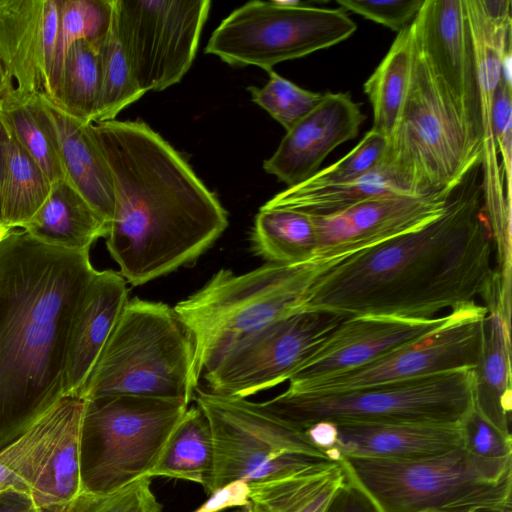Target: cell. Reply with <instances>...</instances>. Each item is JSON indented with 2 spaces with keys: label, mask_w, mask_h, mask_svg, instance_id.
<instances>
[{
  "label": "cell",
  "mask_w": 512,
  "mask_h": 512,
  "mask_svg": "<svg viewBox=\"0 0 512 512\" xmlns=\"http://www.w3.org/2000/svg\"><path fill=\"white\" fill-rule=\"evenodd\" d=\"M11 230V229H10ZM8 231V229H4L0 231V238Z\"/></svg>",
  "instance_id": "816d5d0a"
},
{
  "label": "cell",
  "mask_w": 512,
  "mask_h": 512,
  "mask_svg": "<svg viewBox=\"0 0 512 512\" xmlns=\"http://www.w3.org/2000/svg\"><path fill=\"white\" fill-rule=\"evenodd\" d=\"M77 396H65L17 440L0 450V492L30 491L42 472Z\"/></svg>",
  "instance_id": "f1b7e54d"
},
{
  "label": "cell",
  "mask_w": 512,
  "mask_h": 512,
  "mask_svg": "<svg viewBox=\"0 0 512 512\" xmlns=\"http://www.w3.org/2000/svg\"><path fill=\"white\" fill-rule=\"evenodd\" d=\"M482 150L414 43L408 90L381 159L400 185L425 195L455 188Z\"/></svg>",
  "instance_id": "52a82bcc"
},
{
  "label": "cell",
  "mask_w": 512,
  "mask_h": 512,
  "mask_svg": "<svg viewBox=\"0 0 512 512\" xmlns=\"http://www.w3.org/2000/svg\"><path fill=\"white\" fill-rule=\"evenodd\" d=\"M450 314L431 319L361 315L347 317L289 379L302 383L377 360L444 325Z\"/></svg>",
  "instance_id": "e0dca14e"
},
{
  "label": "cell",
  "mask_w": 512,
  "mask_h": 512,
  "mask_svg": "<svg viewBox=\"0 0 512 512\" xmlns=\"http://www.w3.org/2000/svg\"><path fill=\"white\" fill-rule=\"evenodd\" d=\"M14 90L13 79L0 55V100L10 95Z\"/></svg>",
  "instance_id": "c3c4849f"
},
{
  "label": "cell",
  "mask_w": 512,
  "mask_h": 512,
  "mask_svg": "<svg viewBox=\"0 0 512 512\" xmlns=\"http://www.w3.org/2000/svg\"><path fill=\"white\" fill-rule=\"evenodd\" d=\"M357 24L343 8H319L301 1H250L214 30L205 53L232 66L276 64L307 56L349 38Z\"/></svg>",
  "instance_id": "8fae6325"
},
{
  "label": "cell",
  "mask_w": 512,
  "mask_h": 512,
  "mask_svg": "<svg viewBox=\"0 0 512 512\" xmlns=\"http://www.w3.org/2000/svg\"><path fill=\"white\" fill-rule=\"evenodd\" d=\"M386 147L387 138L371 129L347 155L300 184L323 187L356 181L379 165Z\"/></svg>",
  "instance_id": "f35d334b"
},
{
  "label": "cell",
  "mask_w": 512,
  "mask_h": 512,
  "mask_svg": "<svg viewBox=\"0 0 512 512\" xmlns=\"http://www.w3.org/2000/svg\"><path fill=\"white\" fill-rule=\"evenodd\" d=\"M414 38L411 25L398 33L388 53L363 85L373 109L372 130L389 138L398 120L411 76Z\"/></svg>",
  "instance_id": "d6a6232c"
},
{
  "label": "cell",
  "mask_w": 512,
  "mask_h": 512,
  "mask_svg": "<svg viewBox=\"0 0 512 512\" xmlns=\"http://www.w3.org/2000/svg\"><path fill=\"white\" fill-rule=\"evenodd\" d=\"M399 192L408 191L380 161L374 170L356 181L323 187L298 184L279 192L262 207L288 209L313 217H323L375 196Z\"/></svg>",
  "instance_id": "f546056e"
},
{
  "label": "cell",
  "mask_w": 512,
  "mask_h": 512,
  "mask_svg": "<svg viewBox=\"0 0 512 512\" xmlns=\"http://www.w3.org/2000/svg\"><path fill=\"white\" fill-rule=\"evenodd\" d=\"M347 318L298 310L234 344L202 377L209 392L247 398L289 381L318 346Z\"/></svg>",
  "instance_id": "4fadbf2b"
},
{
  "label": "cell",
  "mask_w": 512,
  "mask_h": 512,
  "mask_svg": "<svg viewBox=\"0 0 512 512\" xmlns=\"http://www.w3.org/2000/svg\"><path fill=\"white\" fill-rule=\"evenodd\" d=\"M459 425L462 447L469 453L486 459L512 456V436L486 420L473 404Z\"/></svg>",
  "instance_id": "60d3db41"
},
{
  "label": "cell",
  "mask_w": 512,
  "mask_h": 512,
  "mask_svg": "<svg viewBox=\"0 0 512 512\" xmlns=\"http://www.w3.org/2000/svg\"><path fill=\"white\" fill-rule=\"evenodd\" d=\"M411 29L437 84L482 150L477 69L465 0H425Z\"/></svg>",
  "instance_id": "9a60e30c"
},
{
  "label": "cell",
  "mask_w": 512,
  "mask_h": 512,
  "mask_svg": "<svg viewBox=\"0 0 512 512\" xmlns=\"http://www.w3.org/2000/svg\"><path fill=\"white\" fill-rule=\"evenodd\" d=\"M89 251L20 228L0 238V450L66 396L72 335L97 272Z\"/></svg>",
  "instance_id": "7a4b0ae2"
},
{
  "label": "cell",
  "mask_w": 512,
  "mask_h": 512,
  "mask_svg": "<svg viewBox=\"0 0 512 512\" xmlns=\"http://www.w3.org/2000/svg\"><path fill=\"white\" fill-rule=\"evenodd\" d=\"M231 512H251L250 510H248L246 507H240V508H237Z\"/></svg>",
  "instance_id": "f907efd6"
},
{
  "label": "cell",
  "mask_w": 512,
  "mask_h": 512,
  "mask_svg": "<svg viewBox=\"0 0 512 512\" xmlns=\"http://www.w3.org/2000/svg\"><path fill=\"white\" fill-rule=\"evenodd\" d=\"M341 462L380 512H512V456L486 459L461 446L417 459Z\"/></svg>",
  "instance_id": "5b68a950"
},
{
  "label": "cell",
  "mask_w": 512,
  "mask_h": 512,
  "mask_svg": "<svg viewBox=\"0 0 512 512\" xmlns=\"http://www.w3.org/2000/svg\"><path fill=\"white\" fill-rule=\"evenodd\" d=\"M199 377L194 345L173 308L128 300L79 397L132 395L190 405Z\"/></svg>",
  "instance_id": "8992f818"
},
{
  "label": "cell",
  "mask_w": 512,
  "mask_h": 512,
  "mask_svg": "<svg viewBox=\"0 0 512 512\" xmlns=\"http://www.w3.org/2000/svg\"><path fill=\"white\" fill-rule=\"evenodd\" d=\"M472 384V369H463L346 391L286 389L260 404L302 430L320 421L459 423L473 404Z\"/></svg>",
  "instance_id": "ba28073f"
},
{
  "label": "cell",
  "mask_w": 512,
  "mask_h": 512,
  "mask_svg": "<svg viewBox=\"0 0 512 512\" xmlns=\"http://www.w3.org/2000/svg\"><path fill=\"white\" fill-rule=\"evenodd\" d=\"M93 130L114 184L106 246L127 283L143 285L196 260L222 235L227 211L148 124L111 120Z\"/></svg>",
  "instance_id": "3957f363"
},
{
  "label": "cell",
  "mask_w": 512,
  "mask_h": 512,
  "mask_svg": "<svg viewBox=\"0 0 512 512\" xmlns=\"http://www.w3.org/2000/svg\"><path fill=\"white\" fill-rule=\"evenodd\" d=\"M486 307L480 353L472 369L473 405L496 428L511 435L510 318L499 299Z\"/></svg>",
  "instance_id": "cb8c5ba5"
},
{
  "label": "cell",
  "mask_w": 512,
  "mask_h": 512,
  "mask_svg": "<svg viewBox=\"0 0 512 512\" xmlns=\"http://www.w3.org/2000/svg\"><path fill=\"white\" fill-rule=\"evenodd\" d=\"M59 10L58 33L54 63L48 90L54 93L64 58L70 46L78 40H87L97 46L108 34L114 14V0H57Z\"/></svg>",
  "instance_id": "d590c367"
},
{
  "label": "cell",
  "mask_w": 512,
  "mask_h": 512,
  "mask_svg": "<svg viewBox=\"0 0 512 512\" xmlns=\"http://www.w3.org/2000/svg\"><path fill=\"white\" fill-rule=\"evenodd\" d=\"M209 0H114V23L139 87L165 90L190 69Z\"/></svg>",
  "instance_id": "7c38bea8"
},
{
  "label": "cell",
  "mask_w": 512,
  "mask_h": 512,
  "mask_svg": "<svg viewBox=\"0 0 512 512\" xmlns=\"http://www.w3.org/2000/svg\"><path fill=\"white\" fill-rule=\"evenodd\" d=\"M267 73L269 80L263 87L249 86L247 90L251 100L288 131L321 102L324 94L303 89L273 69Z\"/></svg>",
  "instance_id": "74e56055"
},
{
  "label": "cell",
  "mask_w": 512,
  "mask_h": 512,
  "mask_svg": "<svg viewBox=\"0 0 512 512\" xmlns=\"http://www.w3.org/2000/svg\"><path fill=\"white\" fill-rule=\"evenodd\" d=\"M98 47L87 40L74 42L64 58L54 93L47 96L67 114L85 123H94L99 102Z\"/></svg>",
  "instance_id": "e575fe53"
},
{
  "label": "cell",
  "mask_w": 512,
  "mask_h": 512,
  "mask_svg": "<svg viewBox=\"0 0 512 512\" xmlns=\"http://www.w3.org/2000/svg\"><path fill=\"white\" fill-rule=\"evenodd\" d=\"M84 399L66 419L30 495L37 512H68L82 493L79 438Z\"/></svg>",
  "instance_id": "83f0119b"
},
{
  "label": "cell",
  "mask_w": 512,
  "mask_h": 512,
  "mask_svg": "<svg viewBox=\"0 0 512 512\" xmlns=\"http://www.w3.org/2000/svg\"><path fill=\"white\" fill-rule=\"evenodd\" d=\"M312 444L323 451L327 457L337 443L338 428L337 425L329 421H320L309 426L305 430Z\"/></svg>",
  "instance_id": "bcb514c9"
},
{
  "label": "cell",
  "mask_w": 512,
  "mask_h": 512,
  "mask_svg": "<svg viewBox=\"0 0 512 512\" xmlns=\"http://www.w3.org/2000/svg\"><path fill=\"white\" fill-rule=\"evenodd\" d=\"M40 94L24 96L14 90L0 100V111L15 139L54 183L65 174L56 130Z\"/></svg>",
  "instance_id": "1f68e13d"
},
{
  "label": "cell",
  "mask_w": 512,
  "mask_h": 512,
  "mask_svg": "<svg viewBox=\"0 0 512 512\" xmlns=\"http://www.w3.org/2000/svg\"><path fill=\"white\" fill-rule=\"evenodd\" d=\"M57 0L0 1V55L20 95L48 90L58 33Z\"/></svg>",
  "instance_id": "d6986e66"
},
{
  "label": "cell",
  "mask_w": 512,
  "mask_h": 512,
  "mask_svg": "<svg viewBox=\"0 0 512 512\" xmlns=\"http://www.w3.org/2000/svg\"><path fill=\"white\" fill-rule=\"evenodd\" d=\"M101 66V89L94 123L115 120L126 107L145 92L139 87L126 53L120 43L114 14L111 28L98 47Z\"/></svg>",
  "instance_id": "8d00e7d4"
},
{
  "label": "cell",
  "mask_w": 512,
  "mask_h": 512,
  "mask_svg": "<svg viewBox=\"0 0 512 512\" xmlns=\"http://www.w3.org/2000/svg\"><path fill=\"white\" fill-rule=\"evenodd\" d=\"M119 272H96L78 316L68 356L66 396H77L128 302Z\"/></svg>",
  "instance_id": "603a6c76"
},
{
  "label": "cell",
  "mask_w": 512,
  "mask_h": 512,
  "mask_svg": "<svg viewBox=\"0 0 512 512\" xmlns=\"http://www.w3.org/2000/svg\"><path fill=\"white\" fill-rule=\"evenodd\" d=\"M365 119L349 93H324L321 102L286 131L263 168L287 188L296 186L316 174L336 147L356 138Z\"/></svg>",
  "instance_id": "ac0fdd59"
},
{
  "label": "cell",
  "mask_w": 512,
  "mask_h": 512,
  "mask_svg": "<svg viewBox=\"0 0 512 512\" xmlns=\"http://www.w3.org/2000/svg\"><path fill=\"white\" fill-rule=\"evenodd\" d=\"M8 132L0 191V224L10 230L21 229L31 220L48 198L52 183L9 128Z\"/></svg>",
  "instance_id": "4dcf8cb0"
},
{
  "label": "cell",
  "mask_w": 512,
  "mask_h": 512,
  "mask_svg": "<svg viewBox=\"0 0 512 512\" xmlns=\"http://www.w3.org/2000/svg\"><path fill=\"white\" fill-rule=\"evenodd\" d=\"M471 29L482 116V187L489 196L504 190L491 112L501 80L504 53L511 47V1L465 0Z\"/></svg>",
  "instance_id": "ffe728a7"
},
{
  "label": "cell",
  "mask_w": 512,
  "mask_h": 512,
  "mask_svg": "<svg viewBox=\"0 0 512 512\" xmlns=\"http://www.w3.org/2000/svg\"><path fill=\"white\" fill-rule=\"evenodd\" d=\"M4 229H6V228H3V227L0 225V231H1V230H4ZM8 230H9V229H8Z\"/></svg>",
  "instance_id": "f5cc1de1"
},
{
  "label": "cell",
  "mask_w": 512,
  "mask_h": 512,
  "mask_svg": "<svg viewBox=\"0 0 512 512\" xmlns=\"http://www.w3.org/2000/svg\"><path fill=\"white\" fill-rule=\"evenodd\" d=\"M214 471V443L203 411L189 406L166 441L148 477L193 482L210 495Z\"/></svg>",
  "instance_id": "4316f807"
},
{
  "label": "cell",
  "mask_w": 512,
  "mask_h": 512,
  "mask_svg": "<svg viewBox=\"0 0 512 512\" xmlns=\"http://www.w3.org/2000/svg\"><path fill=\"white\" fill-rule=\"evenodd\" d=\"M425 0H337L344 10L384 25L399 33L408 28Z\"/></svg>",
  "instance_id": "b9f144b4"
},
{
  "label": "cell",
  "mask_w": 512,
  "mask_h": 512,
  "mask_svg": "<svg viewBox=\"0 0 512 512\" xmlns=\"http://www.w3.org/2000/svg\"><path fill=\"white\" fill-rule=\"evenodd\" d=\"M348 479L341 461L326 460L280 478L249 483L251 512H325Z\"/></svg>",
  "instance_id": "484cf974"
},
{
  "label": "cell",
  "mask_w": 512,
  "mask_h": 512,
  "mask_svg": "<svg viewBox=\"0 0 512 512\" xmlns=\"http://www.w3.org/2000/svg\"><path fill=\"white\" fill-rule=\"evenodd\" d=\"M188 407L181 400L132 395L84 399L82 492L108 494L147 476Z\"/></svg>",
  "instance_id": "9c48e42d"
},
{
  "label": "cell",
  "mask_w": 512,
  "mask_h": 512,
  "mask_svg": "<svg viewBox=\"0 0 512 512\" xmlns=\"http://www.w3.org/2000/svg\"><path fill=\"white\" fill-rule=\"evenodd\" d=\"M455 188L425 195L388 193L336 214L311 216L316 238L314 258H347L415 230L443 212Z\"/></svg>",
  "instance_id": "2e32d148"
},
{
  "label": "cell",
  "mask_w": 512,
  "mask_h": 512,
  "mask_svg": "<svg viewBox=\"0 0 512 512\" xmlns=\"http://www.w3.org/2000/svg\"><path fill=\"white\" fill-rule=\"evenodd\" d=\"M0 512H37L31 495L22 490L0 492Z\"/></svg>",
  "instance_id": "7dc6e473"
},
{
  "label": "cell",
  "mask_w": 512,
  "mask_h": 512,
  "mask_svg": "<svg viewBox=\"0 0 512 512\" xmlns=\"http://www.w3.org/2000/svg\"><path fill=\"white\" fill-rule=\"evenodd\" d=\"M40 96L56 130L65 179L110 225L114 212L113 177L93 123L70 116L43 92Z\"/></svg>",
  "instance_id": "7402d4cb"
},
{
  "label": "cell",
  "mask_w": 512,
  "mask_h": 512,
  "mask_svg": "<svg viewBox=\"0 0 512 512\" xmlns=\"http://www.w3.org/2000/svg\"><path fill=\"white\" fill-rule=\"evenodd\" d=\"M194 399L213 435L210 494L230 483L272 480L330 460L312 444L305 430L273 415L260 402L199 388Z\"/></svg>",
  "instance_id": "30bf717a"
},
{
  "label": "cell",
  "mask_w": 512,
  "mask_h": 512,
  "mask_svg": "<svg viewBox=\"0 0 512 512\" xmlns=\"http://www.w3.org/2000/svg\"><path fill=\"white\" fill-rule=\"evenodd\" d=\"M248 494L247 483H230L210 494L208 500L194 512H221L232 507H245L248 504Z\"/></svg>",
  "instance_id": "f6af8a7d"
},
{
  "label": "cell",
  "mask_w": 512,
  "mask_h": 512,
  "mask_svg": "<svg viewBox=\"0 0 512 512\" xmlns=\"http://www.w3.org/2000/svg\"><path fill=\"white\" fill-rule=\"evenodd\" d=\"M486 306L474 304L450 312L449 320L387 355L360 367L322 378L290 384L300 392H334L360 389L433 374L473 369L482 342Z\"/></svg>",
  "instance_id": "5bb4252c"
},
{
  "label": "cell",
  "mask_w": 512,
  "mask_h": 512,
  "mask_svg": "<svg viewBox=\"0 0 512 512\" xmlns=\"http://www.w3.org/2000/svg\"><path fill=\"white\" fill-rule=\"evenodd\" d=\"M481 166L470 169L435 219L319 273L301 310L431 319L474 305L479 296L486 301L500 277L482 181L476 184Z\"/></svg>",
  "instance_id": "6da1fadb"
},
{
  "label": "cell",
  "mask_w": 512,
  "mask_h": 512,
  "mask_svg": "<svg viewBox=\"0 0 512 512\" xmlns=\"http://www.w3.org/2000/svg\"><path fill=\"white\" fill-rule=\"evenodd\" d=\"M163 507L144 476L108 494L82 492L68 512H162Z\"/></svg>",
  "instance_id": "ab89813d"
},
{
  "label": "cell",
  "mask_w": 512,
  "mask_h": 512,
  "mask_svg": "<svg viewBox=\"0 0 512 512\" xmlns=\"http://www.w3.org/2000/svg\"><path fill=\"white\" fill-rule=\"evenodd\" d=\"M325 512H380V510L348 475L346 483L337 492Z\"/></svg>",
  "instance_id": "ee69618b"
},
{
  "label": "cell",
  "mask_w": 512,
  "mask_h": 512,
  "mask_svg": "<svg viewBox=\"0 0 512 512\" xmlns=\"http://www.w3.org/2000/svg\"><path fill=\"white\" fill-rule=\"evenodd\" d=\"M21 229L45 244L85 251L98 238L107 236L109 224L66 179H61L52 183L46 201Z\"/></svg>",
  "instance_id": "d4e9b609"
},
{
  "label": "cell",
  "mask_w": 512,
  "mask_h": 512,
  "mask_svg": "<svg viewBox=\"0 0 512 512\" xmlns=\"http://www.w3.org/2000/svg\"><path fill=\"white\" fill-rule=\"evenodd\" d=\"M253 251L268 263L295 265L314 259L315 230L310 215L261 207L251 234Z\"/></svg>",
  "instance_id": "836d02e7"
},
{
  "label": "cell",
  "mask_w": 512,
  "mask_h": 512,
  "mask_svg": "<svg viewBox=\"0 0 512 512\" xmlns=\"http://www.w3.org/2000/svg\"><path fill=\"white\" fill-rule=\"evenodd\" d=\"M491 121L498 150L507 139L512 138V85L501 80L492 105Z\"/></svg>",
  "instance_id": "7bdbcfd3"
},
{
  "label": "cell",
  "mask_w": 512,
  "mask_h": 512,
  "mask_svg": "<svg viewBox=\"0 0 512 512\" xmlns=\"http://www.w3.org/2000/svg\"><path fill=\"white\" fill-rule=\"evenodd\" d=\"M8 127L0 111V191L5 165V146L8 138ZM1 225V224H0Z\"/></svg>",
  "instance_id": "681fc988"
},
{
  "label": "cell",
  "mask_w": 512,
  "mask_h": 512,
  "mask_svg": "<svg viewBox=\"0 0 512 512\" xmlns=\"http://www.w3.org/2000/svg\"><path fill=\"white\" fill-rule=\"evenodd\" d=\"M343 259L266 263L243 274L220 269L202 288L178 302L173 309L193 342L198 377L211 371L241 339L301 310L317 275Z\"/></svg>",
  "instance_id": "277c9868"
},
{
  "label": "cell",
  "mask_w": 512,
  "mask_h": 512,
  "mask_svg": "<svg viewBox=\"0 0 512 512\" xmlns=\"http://www.w3.org/2000/svg\"><path fill=\"white\" fill-rule=\"evenodd\" d=\"M337 428L336 446L328 453L331 461L344 457L417 459L462 446L459 423H346Z\"/></svg>",
  "instance_id": "44dd1931"
}]
</instances>
